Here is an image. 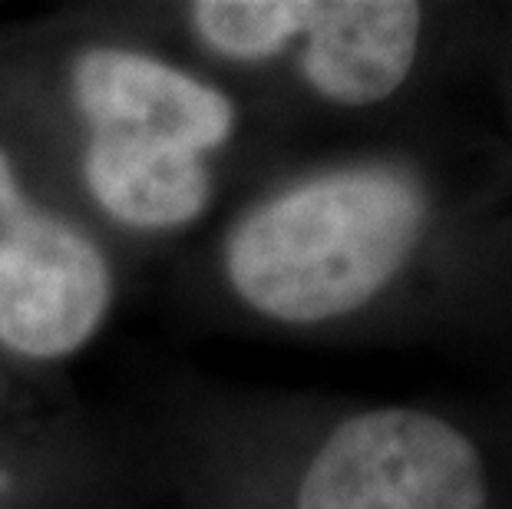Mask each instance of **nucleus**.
Listing matches in <instances>:
<instances>
[{
  "instance_id": "nucleus-1",
  "label": "nucleus",
  "mask_w": 512,
  "mask_h": 509,
  "mask_svg": "<svg viewBox=\"0 0 512 509\" xmlns=\"http://www.w3.org/2000/svg\"><path fill=\"white\" fill-rule=\"evenodd\" d=\"M427 196L390 166L334 169L258 202L232 225L238 298L285 324H321L374 301L420 245Z\"/></svg>"
},
{
  "instance_id": "nucleus-2",
  "label": "nucleus",
  "mask_w": 512,
  "mask_h": 509,
  "mask_svg": "<svg viewBox=\"0 0 512 509\" xmlns=\"http://www.w3.org/2000/svg\"><path fill=\"white\" fill-rule=\"evenodd\" d=\"M70 86L90 126L86 186L110 219L169 232L209 209V156L235 129V106L219 86L123 47L83 50Z\"/></svg>"
},
{
  "instance_id": "nucleus-3",
  "label": "nucleus",
  "mask_w": 512,
  "mask_h": 509,
  "mask_svg": "<svg viewBox=\"0 0 512 509\" xmlns=\"http://www.w3.org/2000/svg\"><path fill=\"white\" fill-rule=\"evenodd\" d=\"M298 509H486V467L443 417L377 407L347 417L321 443Z\"/></svg>"
},
{
  "instance_id": "nucleus-4",
  "label": "nucleus",
  "mask_w": 512,
  "mask_h": 509,
  "mask_svg": "<svg viewBox=\"0 0 512 509\" xmlns=\"http://www.w3.org/2000/svg\"><path fill=\"white\" fill-rule=\"evenodd\" d=\"M110 301L100 245L30 199L0 149V344L34 361L67 357L100 331Z\"/></svg>"
},
{
  "instance_id": "nucleus-5",
  "label": "nucleus",
  "mask_w": 512,
  "mask_h": 509,
  "mask_svg": "<svg viewBox=\"0 0 512 509\" xmlns=\"http://www.w3.org/2000/svg\"><path fill=\"white\" fill-rule=\"evenodd\" d=\"M423 10L410 0H308L301 73L337 106H374L410 77Z\"/></svg>"
},
{
  "instance_id": "nucleus-6",
  "label": "nucleus",
  "mask_w": 512,
  "mask_h": 509,
  "mask_svg": "<svg viewBox=\"0 0 512 509\" xmlns=\"http://www.w3.org/2000/svg\"><path fill=\"white\" fill-rule=\"evenodd\" d=\"M308 0H199L189 20L212 53L238 63L278 57L301 37Z\"/></svg>"
}]
</instances>
